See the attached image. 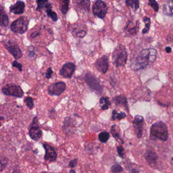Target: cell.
<instances>
[{"mask_svg":"<svg viewBox=\"0 0 173 173\" xmlns=\"http://www.w3.org/2000/svg\"><path fill=\"white\" fill-rule=\"evenodd\" d=\"M157 52L152 48L143 49L137 56L134 64L135 70L144 69L150 64H153L156 60Z\"/></svg>","mask_w":173,"mask_h":173,"instance_id":"6da1fadb","label":"cell"},{"mask_svg":"<svg viewBox=\"0 0 173 173\" xmlns=\"http://www.w3.org/2000/svg\"><path fill=\"white\" fill-rule=\"evenodd\" d=\"M150 138L152 140H160L166 141L168 139V129L166 124L162 121L154 123L150 129Z\"/></svg>","mask_w":173,"mask_h":173,"instance_id":"7a4b0ae2","label":"cell"},{"mask_svg":"<svg viewBox=\"0 0 173 173\" xmlns=\"http://www.w3.org/2000/svg\"><path fill=\"white\" fill-rule=\"evenodd\" d=\"M112 62L116 67H124L128 59V53L124 45L120 44L116 47L112 53Z\"/></svg>","mask_w":173,"mask_h":173,"instance_id":"3957f363","label":"cell"},{"mask_svg":"<svg viewBox=\"0 0 173 173\" xmlns=\"http://www.w3.org/2000/svg\"><path fill=\"white\" fill-rule=\"evenodd\" d=\"M85 81L89 88L97 94H101L102 93V88L99 81L97 78L91 73H88L85 74Z\"/></svg>","mask_w":173,"mask_h":173,"instance_id":"277c9868","label":"cell"},{"mask_svg":"<svg viewBox=\"0 0 173 173\" xmlns=\"http://www.w3.org/2000/svg\"><path fill=\"white\" fill-rule=\"evenodd\" d=\"M2 92L7 96H12L17 98L23 97L24 93L20 86L15 84H7L2 88Z\"/></svg>","mask_w":173,"mask_h":173,"instance_id":"5b68a950","label":"cell"},{"mask_svg":"<svg viewBox=\"0 0 173 173\" xmlns=\"http://www.w3.org/2000/svg\"><path fill=\"white\" fill-rule=\"evenodd\" d=\"M2 43L5 48L12 54L15 59H18L22 57V50L15 41L8 40L2 41Z\"/></svg>","mask_w":173,"mask_h":173,"instance_id":"8992f818","label":"cell"},{"mask_svg":"<svg viewBox=\"0 0 173 173\" xmlns=\"http://www.w3.org/2000/svg\"><path fill=\"white\" fill-rule=\"evenodd\" d=\"M29 134L30 138L35 141H38L42 137L43 133L39 127L37 116H35L33 119L32 124L29 128Z\"/></svg>","mask_w":173,"mask_h":173,"instance_id":"52a82bcc","label":"cell"},{"mask_svg":"<svg viewBox=\"0 0 173 173\" xmlns=\"http://www.w3.org/2000/svg\"><path fill=\"white\" fill-rule=\"evenodd\" d=\"M27 25L28 22L24 17H21L12 22L10 28L15 33L22 34L27 30Z\"/></svg>","mask_w":173,"mask_h":173,"instance_id":"ba28073f","label":"cell"},{"mask_svg":"<svg viewBox=\"0 0 173 173\" xmlns=\"http://www.w3.org/2000/svg\"><path fill=\"white\" fill-rule=\"evenodd\" d=\"M93 13L99 19H104L107 13L108 7L106 4L101 0L96 1L93 7Z\"/></svg>","mask_w":173,"mask_h":173,"instance_id":"9c48e42d","label":"cell"},{"mask_svg":"<svg viewBox=\"0 0 173 173\" xmlns=\"http://www.w3.org/2000/svg\"><path fill=\"white\" fill-rule=\"evenodd\" d=\"M66 84L62 81L51 84L48 88V93L51 96H59L64 93Z\"/></svg>","mask_w":173,"mask_h":173,"instance_id":"30bf717a","label":"cell"},{"mask_svg":"<svg viewBox=\"0 0 173 173\" xmlns=\"http://www.w3.org/2000/svg\"><path fill=\"white\" fill-rule=\"evenodd\" d=\"M88 28L85 25L75 23L71 27V33L75 38H83L86 35Z\"/></svg>","mask_w":173,"mask_h":173,"instance_id":"8fae6325","label":"cell"},{"mask_svg":"<svg viewBox=\"0 0 173 173\" xmlns=\"http://www.w3.org/2000/svg\"><path fill=\"white\" fill-rule=\"evenodd\" d=\"M74 8L77 12H88L90 10V0H73Z\"/></svg>","mask_w":173,"mask_h":173,"instance_id":"7c38bea8","label":"cell"},{"mask_svg":"<svg viewBox=\"0 0 173 173\" xmlns=\"http://www.w3.org/2000/svg\"><path fill=\"white\" fill-rule=\"evenodd\" d=\"M75 65L73 62H67L62 66L59 71V73L62 77L71 78L75 70Z\"/></svg>","mask_w":173,"mask_h":173,"instance_id":"4fadbf2b","label":"cell"},{"mask_svg":"<svg viewBox=\"0 0 173 173\" xmlns=\"http://www.w3.org/2000/svg\"><path fill=\"white\" fill-rule=\"evenodd\" d=\"M144 119L143 116L137 115L134 117V120L132 121L134 130L138 138H141L143 134V122Z\"/></svg>","mask_w":173,"mask_h":173,"instance_id":"5bb4252c","label":"cell"},{"mask_svg":"<svg viewBox=\"0 0 173 173\" xmlns=\"http://www.w3.org/2000/svg\"><path fill=\"white\" fill-rule=\"evenodd\" d=\"M43 146L45 151V154L44 155L45 160L50 162L55 161L57 158V155L54 148L47 144H43Z\"/></svg>","mask_w":173,"mask_h":173,"instance_id":"9a60e30c","label":"cell"},{"mask_svg":"<svg viewBox=\"0 0 173 173\" xmlns=\"http://www.w3.org/2000/svg\"><path fill=\"white\" fill-rule=\"evenodd\" d=\"M95 67L99 72L102 74H105L107 72L109 68L107 56H103L98 59L95 63Z\"/></svg>","mask_w":173,"mask_h":173,"instance_id":"2e32d148","label":"cell"},{"mask_svg":"<svg viewBox=\"0 0 173 173\" xmlns=\"http://www.w3.org/2000/svg\"><path fill=\"white\" fill-rule=\"evenodd\" d=\"M25 8V3L22 1H18L10 7V12L15 14H21L24 13Z\"/></svg>","mask_w":173,"mask_h":173,"instance_id":"e0dca14e","label":"cell"},{"mask_svg":"<svg viewBox=\"0 0 173 173\" xmlns=\"http://www.w3.org/2000/svg\"><path fill=\"white\" fill-rule=\"evenodd\" d=\"M74 127V120L70 116L67 117L65 118L62 126V129L65 133L67 134L70 132H72Z\"/></svg>","mask_w":173,"mask_h":173,"instance_id":"ac0fdd59","label":"cell"},{"mask_svg":"<svg viewBox=\"0 0 173 173\" xmlns=\"http://www.w3.org/2000/svg\"><path fill=\"white\" fill-rule=\"evenodd\" d=\"M163 12L164 15L173 17V0H168L163 5Z\"/></svg>","mask_w":173,"mask_h":173,"instance_id":"d6986e66","label":"cell"},{"mask_svg":"<svg viewBox=\"0 0 173 173\" xmlns=\"http://www.w3.org/2000/svg\"><path fill=\"white\" fill-rule=\"evenodd\" d=\"M37 11L41 12L42 10H46L52 8V6L48 0H37Z\"/></svg>","mask_w":173,"mask_h":173,"instance_id":"ffe728a7","label":"cell"},{"mask_svg":"<svg viewBox=\"0 0 173 173\" xmlns=\"http://www.w3.org/2000/svg\"><path fill=\"white\" fill-rule=\"evenodd\" d=\"M145 158L150 165H153L157 161V155L152 150H148L144 155Z\"/></svg>","mask_w":173,"mask_h":173,"instance_id":"44dd1931","label":"cell"},{"mask_svg":"<svg viewBox=\"0 0 173 173\" xmlns=\"http://www.w3.org/2000/svg\"><path fill=\"white\" fill-rule=\"evenodd\" d=\"M113 101L115 102L116 106L119 105H123L124 107L128 109V102L127 99L125 96L123 95H120V96H116L113 99Z\"/></svg>","mask_w":173,"mask_h":173,"instance_id":"7402d4cb","label":"cell"},{"mask_svg":"<svg viewBox=\"0 0 173 173\" xmlns=\"http://www.w3.org/2000/svg\"><path fill=\"white\" fill-rule=\"evenodd\" d=\"M8 17L5 13L2 6H1L0 9V25L2 27H6L8 25Z\"/></svg>","mask_w":173,"mask_h":173,"instance_id":"603a6c76","label":"cell"},{"mask_svg":"<svg viewBox=\"0 0 173 173\" xmlns=\"http://www.w3.org/2000/svg\"><path fill=\"white\" fill-rule=\"evenodd\" d=\"M69 3L70 0H59V8L64 15L66 14L69 10Z\"/></svg>","mask_w":173,"mask_h":173,"instance_id":"cb8c5ba5","label":"cell"},{"mask_svg":"<svg viewBox=\"0 0 173 173\" xmlns=\"http://www.w3.org/2000/svg\"><path fill=\"white\" fill-rule=\"evenodd\" d=\"M125 4L128 7H131L134 11L139 9V0H125Z\"/></svg>","mask_w":173,"mask_h":173,"instance_id":"d4e9b609","label":"cell"},{"mask_svg":"<svg viewBox=\"0 0 173 173\" xmlns=\"http://www.w3.org/2000/svg\"><path fill=\"white\" fill-rule=\"evenodd\" d=\"M126 114L124 113L121 112L120 113H118L116 110H114L112 111V120H120L123 118L126 117Z\"/></svg>","mask_w":173,"mask_h":173,"instance_id":"484cf974","label":"cell"},{"mask_svg":"<svg viewBox=\"0 0 173 173\" xmlns=\"http://www.w3.org/2000/svg\"><path fill=\"white\" fill-rule=\"evenodd\" d=\"M109 133L107 131H102L99 134L98 138L101 143H105L109 139Z\"/></svg>","mask_w":173,"mask_h":173,"instance_id":"4316f807","label":"cell"},{"mask_svg":"<svg viewBox=\"0 0 173 173\" xmlns=\"http://www.w3.org/2000/svg\"><path fill=\"white\" fill-rule=\"evenodd\" d=\"M143 22H144L145 24V27L142 30V33L143 34H146L149 30L150 27L151 25V20L149 18L145 16L143 18Z\"/></svg>","mask_w":173,"mask_h":173,"instance_id":"83f0119b","label":"cell"},{"mask_svg":"<svg viewBox=\"0 0 173 173\" xmlns=\"http://www.w3.org/2000/svg\"><path fill=\"white\" fill-rule=\"evenodd\" d=\"M24 102L25 103L27 107L29 108L30 109L32 110L34 108V99L32 97H26L24 99Z\"/></svg>","mask_w":173,"mask_h":173,"instance_id":"f1b7e54d","label":"cell"},{"mask_svg":"<svg viewBox=\"0 0 173 173\" xmlns=\"http://www.w3.org/2000/svg\"><path fill=\"white\" fill-rule=\"evenodd\" d=\"M116 125H113L111 127V132L113 136L115 138H118L121 141H122V143L123 144V140L122 139H121V137H120V133L117 131V130L116 129Z\"/></svg>","mask_w":173,"mask_h":173,"instance_id":"f546056e","label":"cell"},{"mask_svg":"<svg viewBox=\"0 0 173 173\" xmlns=\"http://www.w3.org/2000/svg\"><path fill=\"white\" fill-rule=\"evenodd\" d=\"M46 12L47 13V15L48 16H49L51 19H52L54 22H56L58 20V17H57V15L56 14V12L53 11L51 9H48V10H46Z\"/></svg>","mask_w":173,"mask_h":173,"instance_id":"4dcf8cb0","label":"cell"},{"mask_svg":"<svg viewBox=\"0 0 173 173\" xmlns=\"http://www.w3.org/2000/svg\"><path fill=\"white\" fill-rule=\"evenodd\" d=\"M148 4L154 9L155 12H158L159 10V5L156 0H148Z\"/></svg>","mask_w":173,"mask_h":173,"instance_id":"1f68e13d","label":"cell"},{"mask_svg":"<svg viewBox=\"0 0 173 173\" xmlns=\"http://www.w3.org/2000/svg\"><path fill=\"white\" fill-rule=\"evenodd\" d=\"M111 171L112 173H120L123 171V168L119 165H113L111 166Z\"/></svg>","mask_w":173,"mask_h":173,"instance_id":"d6a6232c","label":"cell"},{"mask_svg":"<svg viewBox=\"0 0 173 173\" xmlns=\"http://www.w3.org/2000/svg\"><path fill=\"white\" fill-rule=\"evenodd\" d=\"M99 103L100 104H103L105 103V104L108 105H111V102L110 101L108 97H101V99H99Z\"/></svg>","mask_w":173,"mask_h":173,"instance_id":"836d02e7","label":"cell"},{"mask_svg":"<svg viewBox=\"0 0 173 173\" xmlns=\"http://www.w3.org/2000/svg\"><path fill=\"white\" fill-rule=\"evenodd\" d=\"M117 151L118 155H119L121 158H124V149L123 148V146H119L117 147Z\"/></svg>","mask_w":173,"mask_h":173,"instance_id":"e575fe53","label":"cell"},{"mask_svg":"<svg viewBox=\"0 0 173 173\" xmlns=\"http://www.w3.org/2000/svg\"><path fill=\"white\" fill-rule=\"evenodd\" d=\"M12 66L13 67L17 68L20 72H22V64L18 62L16 60H15V61H14L13 62H12Z\"/></svg>","mask_w":173,"mask_h":173,"instance_id":"d590c367","label":"cell"},{"mask_svg":"<svg viewBox=\"0 0 173 173\" xmlns=\"http://www.w3.org/2000/svg\"><path fill=\"white\" fill-rule=\"evenodd\" d=\"M78 159L75 158L74 160H71V161L69 162V166L71 168H73L77 166Z\"/></svg>","mask_w":173,"mask_h":173,"instance_id":"8d00e7d4","label":"cell"},{"mask_svg":"<svg viewBox=\"0 0 173 173\" xmlns=\"http://www.w3.org/2000/svg\"><path fill=\"white\" fill-rule=\"evenodd\" d=\"M53 73V72L52 71V69L51 68H49L48 69H47V71L46 72V78L48 79H50Z\"/></svg>","mask_w":173,"mask_h":173,"instance_id":"74e56055","label":"cell"},{"mask_svg":"<svg viewBox=\"0 0 173 173\" xmlns=\"http://www.w3.org/2000/svg\"><path fill=\"white\" fill-rule=\"evenodd\" d=\"M7 163L4 162V163H3V162L1 160V172L3 171V170L7 166Z\"/></svg>","mask_w":173,"mask_h":173,"instance_id":"f35d334b","label":"cell"},{"mask_svg":"<svg viewBox=\"0 0 173 173\" xmlns=\"http://www.w3.org/2000/svg\"><path fill=\"white\" fill-rule=\"evenodd\" d=\"M109 105L105 104L102 105V108H101V109L102 110H108L109 109Z\"/></svg>","mask_w":173,"mask_h":173,"instance_id":"ab89813d","label":"cell"},{"mask_svg":"<svg viewBox=\"0 0 173 173\" xmlns=\"http://www.w3.org/2000/svg\"><path fill=\"white\" fill-rule=\"evenodd\" d=\"M166 51L168 53H169L170 52H171L172 48L170 47H166Z\"/></svg>","mask_w":173,"mask_h":173,"instance_id":"60d3db41","label":"cell"},{"mask_svg":"<svg viewBox=\"0 0 173 173\" xmlns=\"http://www.w3.org/2000/svg\"><path fill=\"white\" fill-rule=\"evenodd\" d=\"M69 172H70V173H76V171H74L73 169H71V170L69 171Z\"/></svg>","mask_w":173,"mask_h":173,"instance_id":"b9f144b4","label":"cell"},{"mask_svg":"<svg viewBox=\"0 0 173 173\" xmlns=\"http://www.w3.org/2000/svg\"><path fill=\"white\" fill-rule=\"evenodd\" d=\"M3 119H4V118L2 116H1V120H3Z\"/></svg>","mask_w":173,"mask_h":173,"instance_id":"7bdbcfd3","label":"cell"}]
</instances>
